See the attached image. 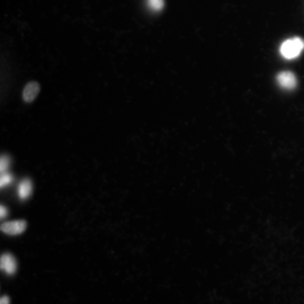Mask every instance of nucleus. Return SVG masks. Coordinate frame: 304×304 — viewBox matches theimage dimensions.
Here are the masks:
<instances>
[{"label": "nucleus", "mask_w": 304, "mask_h": 304, "mask_svg": "<svg viewBox=\"0 0 304 304\" xmlns=\"http://www.w3.org/2000/svg\"><path fill=\"white\" fill-rule=\"evenodd\" d=\"M304 50V39L301 37L287 38L280 44L279 53L286 60H294L298 58Z\"/></svg>", "instance_id": "nucleus-1"}, {"label": "nucleus", "mask_w": 304, "mask_h": 304, "mask_svg": "<svg viewBox=\"0 0 304 304\" xmlns=\"http://www.w3.org/2000/svg\"><path fill=\"white\" fill-rule=\"evenodd\" d=\"M27 223L24 220H16V221H9V222H5L2 224V229L3 232L9 235H17V234H21L24 231L26 230Z\"/></svg>", "instance_id": "nucleus-2"}, {"label": "nucleus", "mask_w": 304, "mask_h": 304, "mask_svg": "<svg viewBox=\"0 0 304 304\" xmlns=\"http://www.w3.org/2000/svg\"><path fill=\"white\" fill-rule=\"evenodd\" d=\"M276 79H277L278 84L283 89L293 90L296 88L297 79H296V76L294 75V73L291 71H283V72L278 73Z\"/></svg>", "instance_id": "nucleus-3"}, {"label": "nucleus", "mask_w": 304, "mask_h": 304, "mask_svg": "<svg viewBox=\"0 0 304 304\" xmlns=\"http://www.w3.org/2000/svg\"><path fill=\"white\" fill-rule=\"evenodd\" d=\"M0 266L6 274L14 275L17 270V262L13 255L10 253H4L0 259Z\"/></svg>", "instance_id": "nucleus-4"}, {"label": "nucleus", "mask_w": 304, "mask_h": 304, "mask_svg": "<svg viewBox=\"0 0 304 304\" xmlns=\"http://www.w3.org/2000/svg\"><path fill=\"white\" fill-rule=\"evenodd\" d=\"M39 84L35 81H32V82H28L24 90H23V100L25 101V103H32L37 97V95L39 93Z\"/></svg>", "instance_id": "nucleus-5"}, {"label": "nucleus", "mask_w": 304, "mask_h": 304, "mask_svg": "<svg viewBox=\"0 0 304 304\" xmlns=\"http://www.w3.org/2000/svg\"><path fill=\"white\" fill-rule=\"evenodd\" d=\"M33 191V184L31 182V179H24L21 180L18 187V195L20 200H26L31 196Z\"/></svg>", "instance_id": "nucleus-6"}, {"label": "nucleus", "mask_w": 304, "mask_h": 304, "mask_svg": "<svg viewBox=\"0 0 304 304\" xmlns=\"http://www.w3.org/2000/svg\"><path fill=\"white\" fill-rule=\"evenodd\" d=\"M148 7L155 11V13H159L163 8H165V0H146Z\"/></svg>", "instance_id": "nucleus-7"}, {"label": "nucleus", "mask_w": 304, "mask_h": 304, "mask_svg": "<svg viewBox=\"0 0 304 304\" xmlns=\"http://www.w3.org/2000/svg\"><path fill=\"white\" fill-rule=\"evenodd\" d=\"M13 180H14L13 176H11V175L9 172L6 171V172H4L2 175V178H0V186H2V187H5V186H8L9 184L13 183Z\"/></svg>", "instance_id": "nucleus-8"}, {"label": "nucleus", "mask_w": 304, "mask_h": 304, "mask_svg": "<svg viewBox=\"0 0 304 304\" xmlns=\"http://www.w3.org/2000/svg\"><path fill=\"white\" fill-rule=\"evenodd\" d=\"M9 165H10V158L8 156H3L2 160H0V170H2V173L7 171Z\"/></svg>", "instance_id": "nucleus-9"}, {"label": "nucleus", "mask_w": 304, "mask_h": 304, "mask_svg": "<svg viewBox=\"0 0 304 304\" xmlns=\"http://www.w3.org/2000/svg\"><path fill=\"white\" fill-rule=\"evenodd\" d=\"M0 212H2V213H0V216H2L3 219H4L5 216H7V214H8V210H7V208H6L4 205L0 206Z\"/></svg>", "instance_id": "nucleus-10"}, {"label": "nucleus", "mask_w": 304, "mask_h": 304, "mask_svg": "<svg viewBox=\"0 0 304 304\" xmlns=\"http://www.w3.org/2000/svg\"><path fill=\"white\" fill-rule=\"evenodd\" d=\"M10 300L7 295H5L2 297V300H0V304H9Z\"/></svg>", "instance_id": "nucleus-11"}]
</instances>
